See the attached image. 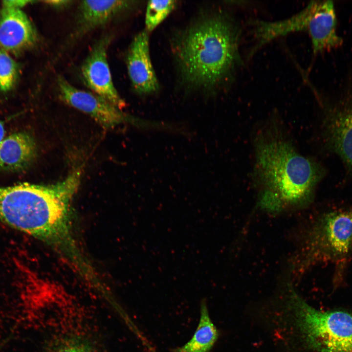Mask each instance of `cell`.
Segmentation results:
<instances>
[{"mask_svg":"<svg viewBox=\"0 0 352 352\" xmlns=\"http://www.w3.org/2000/svg\"><path fill=\"white\" fill-rule=\"evenodd\" d=\"M240 37L234 21L220 12L203 13L181 31L173 49L185 90L212 95L227 84L241 63Z\"/></svg>","mask_w":352,"mask_h":352,"instance_id":"3957f363","label":"cell"},{"mask_svg":"<svg viewBox=\"0 0 352 352\" xmlns=\"http://www.w3.org/2000/svg\"><path fill=\"white\" fill-rule=\"evenodd\" d=\"M253 180L258 206L270 213L302 209L312 202L325 170L303 155L274 121H269L254 138Z\"/></svg>","mask_w":352,"mask_h":352,"instance_id":"6da1fadb","label":"cell"},{"mask_svg":"<svg viewBox=\"0 0 352 352\" xmlns=\"http://www.w3.org/2000/svg\"><path fill=\"white\" fill-rule=\"evenodd\" d=\"M176 4V0H150L148 2L145 18V30L152 32L172 12Z\"/></svg>","mask_w":352,"mask_h":352,"instance_id":"9a60e30c","label":"cell"},{"mask_svg":"<svg viewBox=\"0 0 352 352\" xmlns=\"http://www.w3.org/2000/svg\"><path fill=\"white\" fill-rule=\"evenodd\" d=\"M322 134L327 148L352 172V95L326 109Z\"/></svg>","mask_w":352,"mask_h":352,"instance_id":"52a82bcc","label":"cell"},{"mask_svg":"<svg viewBox=\"0 0 352 352\" xmlns=\"http://www.w3.org/2000/svg\"><path fill=\"white\" fill-rule=\"evenodd\" d=\"M299 261L301 268L315 264L341 263L352 256V209L327 211L308 231Z\"/></svg>","mask_w":352,"mask_h":352,"instance_id":"8992f818","label":"cell"},{"mask_svg":"<svg viewBox=\"0 0 352 352\" xmlns=\"http://www.w3.org/2000/svg\"><path fill=\"white\" fill-rule=\"evenodd\" d=\"M126 65L132 86L137 94L147 96L158 91L159 85L150 56L149 33L145 30L135 35L131 43Z\"/></svg>","mask_w":352,"mask_h":352,"instance_id":"30bf717a","label":"cell"},{"mask_svg":"<svg viewBox=\"0 0 352 352\" xmlns=\"http://www.w3.org/2000/svg\"><path fill=\"white\" fill-rule=\"evenodd\" d=\"M36 150L34 139L27 133L15 132L4 137L0 142V168L23 169L34 159Z\"/></svg>","mask_w":352,"mask_h":352,"instance_id":"4fadbf2b","label":"cell"},{"mask_svg":"<svg viewBox=\"0 0 352 352\" xmlns=\"http://www.w3.org/2000/svg\"><path fill=\"white\" fill-rule=\"evenodd\" d=\"M136 1L130 0H83L79 7L73 39L107 23L115 16L130 9Z\"/></svg>","mask_w":352,"mask_h":352,"instance_id":"7c38bea8","label":"cell"},{"mask_svg":"<svg viewBox=\"0 0 352 352\" xmlns=\"http://www.w3.org/2000/svg\"><path fill=\"white\" fill-rule=\"evenodd\" d=\"M258 48L271 40L297 31H306L314 55L340 46L342 39L336 31L337 17L332 1H311L301 11L286 20L253 22Z\"/></svg>","mask_w":352,"mask_h":352,"instance_id":"277c9868","label":"cell"},{"mask_svg":"<svg viewBox=\"0 0 352 352\" xmlns=\"http://www.w3.org/2000/svg\"><path fill=\"white\" fill-rule=\"evenodd\" d=\"M289 287V285H288ZM288 304L306 344L318 352H352V314L322 311L288 287Z\"/></svg>","mask_w":352,"mask_h":352,"instance_id":"5b68a950","label":"cell"},{"mask_svg":"<svg viewBox=\"0 0 352 352\" xmlns=\"http://www.w3.org/2000/svg\"><path fill=\"white\" fill-rule=\"evenodd\" d=\"M60 98L67 104L110 128L125 121H133L121 110L92 92L77 88L62 76L57 79Z\"/></svg>","mask_w":352,"mask_h":352,"instance_id":"9c48e42d","label":"cell"},{"mask_svg":"<svg viewBox=\"0 0 352 352\" xmlns=\"http://www.w3.org/2000/svg\"><path fill=\"white\" fill-rule=\"evenodd\" d=\"M36 31L21 9L2 6L0 11V46L18 54L37 42Z\"/></svg>","mask_w":352,"mask_h":352,"instance_id":"8fae6325","label":"cell"},{"mask_svg":"<svg viewBox=\"0 0 352 352\" xmlns=\"http://www.w3.org/2000/svg\"><path fill=\"white\" fill-rule=\"evenodd\" d=\"M44 2L55 7H62L68 4L71 1L69 0H47Z\"/></svg>","mask_w":352,"mask_h":352,"instance_id":"d6986e66","label":"cell"},{"mask_svg":"<svg viewBox=\"0 0 352 352\" xmlns=\"http://www.w3.org/2000/svg\"><path fill=\"white\" fill-rule=\"evenodd\" d=\"M19 75V66L8 53L0 46V90L6 92L15 86Z\"/></svg>","mask_w":352,"mask_h":352,"instance_id":"2e32d148","label":"cell"},{"mask_svg":"<svg viewBox=\"0 0 352 352\" xmlns=\"http://www.w3.org/2000/svg\"><path fill=\"white\" fill-rule=\"evenodd\" d=\"M81 176L77 169L54 184L0 187V220L48 244L67 261L76 260L81 251L73 234L70 205Z\"/></svg>","mask_w":352,"mask_h":352,"instance_id":"7a4b0ae2","label":"cell"},{"mask_svg":"<svg viewBox=\"0 0 352 352\" xmlns=\"http://www.w3.org/2000/svg\"><path fill=\"white\" fill-rule=\"evenodd\" d=\"M5 129L3 124L0 121V142L4 137Z\"/></svg>","mask_w":352,"mask_h":352,"instance_id":"ffe728a7","label":"cell"},{"mask_svg":"<svg viewBox=\"0 0 352 352\" xmlns=\"http://www.w3.org/2000/svg\"><path fill=\"white\" fill-rule=\"evenodd\" d=\"M111 38L105 35L91 48L81 67L84 83L93 93L121 110L125 103L119 94L112 80L107 59Z\"/></svg>","mask_w":352,"mask_h":352,"instance_id":"ba28073f","label":"cell"},{"mask_svg":"<svg viewBox=\"0 0 352 352\" xmlns=\"http://www.w3.org/2000/svg\"><path fill=\"white\" fill-rule=\"evenodd\" d=\"M219 337V331L212 322L206 301L201 302L200 318L191 339L173 352H211Z\"/></svg>","mask_w":352,"mask_h":352,"instance_id":"5bb4252c","label":"cell"},{"mask_svg":"<svg viewBox=\"0 0 352 352\" xmlns=\"http://www.w3.org/2000/svg\"><path fill=\"white\" fill-rule=\"evenodd\" d=\"M34 2L31 0H11L2 1V6L12 8L21 9L29 3Z\"/></svg>","mask_w":352,"mask_h":352,"instance_id":"ac0fdd59","label":"cell"},{"mask_svg":"<svg viewBox=\"0 0 352 352\" xmlns=\"http://www.w3.org/2000/svg\"><path fill=\"white\" fill-rule=\"evenodd\" d=\"M47 352H96L93 346L86 339L78 336H65L56 339Z\"/></svg>","mask_w":352,"mask_h":352,"instance_id":"e0dca14e","label":"cell"}]
</instances>
